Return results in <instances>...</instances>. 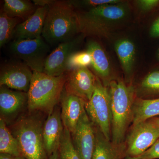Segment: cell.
Returning <instances> with one entry per match:
<instances>
[{
  "instance_id": "cell-27",
  "label": "cell",
  "mask_w": 159,
  "mask_h": 159,
  "mask_svg": "<svg viewBox=\"0 0 159 159\" xmlns=\"http://www.w3.org/2000/svg\"><path fill=\"white\" fill-rule=\"evenodd\" d=\"M120 1L118 0H88V1H77L73 2V6L76 8L80 6H86L90 7V9L97 6L102 5L117 4Z\"/></svg>"
},
{
  "instance_id": "cell-5",
  "label": "cell",
  "mask_w": 159,
  "mask_h": 159,
  "mask_svg": "<svg viewBox=\"0 0 159 159\" xmlns=\"http://www.w3.org/2000/svg\"><path fill=\"white\" fill-rule=\"evenodd\" d=\"M80 33L101 36L105 34L106 24L122 19L126 14L124 6L117 4L102 5L77 12Z\"/></svg>"
},
{
  "instance_id": "cell-33",
  "label": "cell",
  "mask_w": 159,
  "mask_h": 159,
  "mask_svg": "<svg viewBox=\"0 0 159 159\" xmlns=\"http://www.w3.org/2000/svg\"><path fill=\"white\" fill-rule=\"evenodd\" d=\"M149 120L154 123L159 129V117H154V118L149 119Z\"/></svg>"
},
{
  "instance_id": "cell-7",
  "label": "cell",
  "mask_w": 159,
  "mask_h": 159,
  "mask_svg": "<svg viewBox=\"0 0 159 159\" xmlns=\"http://www.w3.org/2000/svg\"><path fill=\"white\" fill-rule=\"evenodd\" d=\"M9 50L14 57L22 61L33 72L43 73L50 45L42 36L35 39L14 40Z\"/></svg>"
},
{
  "instance_id": "cell-3",
  "label": "cell",
  "mask_w": 159,
  "mask_h": 159,
  "mask_svg": "<svg viewBox=\"0 0 159 159\" xmlns=\"http://www.w3.org/2000/svg\"><path fill=\"white\" fill-rule=\"evenodd\" d=\"M66 75L57 77L44 73L33 72L31 85L28 92V108L30 111H41L49 115L61 99Z\"/></svg>"
},
{
  "instance_id": "cell-6",
  "label": "cell",
  "mask_w": 159,
  "mask_h": 159,
  "mask_svg": "<svg viewBox=\"0 0 159 159\" xmlns=\"http://www.w3.org/2000/svg\"><path fill=\"white\" fill-rule=\"evenodd\" d=\"M85 110L94 126L107 140L111 139L112 116L111 97L108 88L97 77L93 93L86 102Z\"/></svg>"
},
{
  "instance_id": "cell-29",
  "label": "cell",
  "mask_w": 159,
  "mask_h": 159,
  "mask_svg": "<svg viewBox=\"0 0 159 159\" xmlns=\"http://www.w3.org/2000/svg\"><path fill=\"white\" fill-rule=\"evenodd\" d=\"M138 6L144 11L153 9L159 5V0H140L137 1Z\"/></svg>"
},
{
  "instance_id": "cell-17",
  "label": "cell",
  "mask_w": 159,
  "mask_h": 159,
  "mask_svg": "<svg viewBox=\"0 0 159 159\" xmlns=\"http://www.w3.org/2000/svg\"><path fill=\"white\" fill-rule=\"evenodd\" d=\"M95 127L96 145L93 159H122L126 155L123 146L115 145L107 140L100 130Z\"/></svg>"
},
{
  "instance_id": "cell-9",
  "label": "cell",
  "mask_w": 159,
  "mask_h": 159,
  "mask_svg": "<svg viewBox=\"0 0 159 159\" xmlns=\"http://www.w3.org/2000/svg\"><path fill=\"white\" fill-rule=\"evenodd\" d=\"M71 136L74 147L80 158L93 159L96 145V130L85 110Z\"/></svg>"
},
{
  "instance_id": "cell-26",
  "label": "cell",
  "mask_w": 159,
  "mask_h": 159,
  "mask_svg": "<svg viewBox=\"0 0 159 159\" xmlns=\"http://www.w3.org/2000/svg\"><path fill=\"white\" fill-rule=\"evenodd\" d=\"M141 86L149 93L159 94V71H154L147 75L142 80Z\"/></svg>"
},
{
  "instance_id": "cell-13",
  "label": "cell",
  "mask_w": 159,
  "mask_h": 159,
  "mask_svg": "<svg viewBox=\"0 0 159 159\" xmlns=\"http://www.w3.org/2000/svg\"><path fill=\"white\" fill-rule=\"evenodd\" d=\"M61 118L64 127L73 134L81 115L85 111V100L81 97L66 92L61 96Z\"/></svg>"
},
{
  "instance_id": "cell-30",
  "label": "cell",
  "mask_w": 159,
  "mask_h": 159,
  "mask_svg": "<svg viewBox=\"0 0 159 159\" xmlns=\"http://www.w3.org/2000/svg\"><path fill=\"white\" fill-rule=\"evenodd\" d=\"M149 33L151 37H159V17L154 21L152 25Z\"/></svg>"
},
{
  "instance_id": "cell-31",
  "label": "cell",
  "mask_w": 159,
  "mask_h": 159,
  "mask_svg": "<svg viewBox=\"0 0 159 159\" xmlns=\"http://www.w3.org/2000/svg\"><path fill=\"white\" fill-rule=\"evenodd\" d=\"M55 1L53 0H33L32 2L38 7H43L51 6L55 2Z\"/></svg>"
},
{
  "instance_id": "cell-12",
  "label": "cell",
  "mask_w": 159,
  "mask_h": 159,
  "mask_svg": "<svg viewBox=\"0 0 159 159\" xmlns=\"http://www.w3.org/2000/svg\"><path fill=\"white\" fill-rule=\"evenodd\" d=\"M80 41L79 37H74L57 45L47 57L43 73L54 77L65 74L66 72L67 63L69 57L76 52Z\"/></svg>"
},
{
  "instance_id": "cell-8",
  "label": "cell",
  "mask_w": 159,
  "mask_h": 159,
  "mask_svg": "<svg viewBox=\"0 0 159 159\" xmlns=\"http://www.w3.org/2000/svg\"><path fill=\"white\" fill-rule=\"evenodd\" d=\"M159 138V129L150 120L133 125L127 139L126 156L139 157Z\"/></svg>"
},
{
  "instance_id": "cell-25",
  "label": "cell",
  "mask_w": 159,
  "mask_h": 159,
  "mask_svg": "<svg viewBox=\"0 0 159 159\" xmlns=\"http://www.w3.org/2000/svg\"><path fill=\"white\" fill-rule=\"evenodd\" d=\"M92 56L88 51H76L69 57L66 65V72L88 67L92 65Z\"/></svg>"
},
{
  "instance_id": "cell-35",
  "label": "cell",
  "mask_w": 159,
  "mask_h": 159,
  "mask_svg": "<svg viewBox=\"0 0 159 159\" xmlns=\"http://www.w3.org/2000/svg\"><path fill=\"white\" fill-rule=\"evenodd\" d=\"M125 159H141L139 157L126 156Z\"/></svg>"
},
{
  "instance_id": "cell-11",
  "label": "cell",
  "mask_w": 159,
  "mask_h": 159,
  "mask_svg": "<svg viewBox=\"0 0 159 159\" xmlns=\"http://www.w3.org/2000/svg\"><path fill=\"white\" fill-rule=\"evenodd\" d=\"M97 77L88 67L69 71L65 85L66 92L81 97L87 102L93 93Z\"/></svg>"
},
{
  "instance_id": "cell-28",
  "label": "cell",
  "mask_w": 159,
  "mask_h": 159,
  "mask_svg": "<svg viewBox=\"0 0 159 159\" xmlns=\"http://www.w3.org/2000/svg\"><path fill=\"white\" fill-rule=\"evenodd\" d=\"M139 157L141 159H159V138L150 148Z\"/></svg>"
},
{
  "instance_id": "cell-18",
  "label": "cell",
  "mask_w": 159,
  "mask_h": 159,
  "mask_svg": "<svg viewBox=\"0 0 159 159\" xmlns=\"http://www.w3.org/2000/svg\"><path fill=\"white\" fill-rule=\"evenodd\" d=\"M87 51L92 56V66L98 78L103 80L110 74L111 67L108 57L102 47L97 42L90 40L87 45Z\"/></svg>"
},
{
  "instance_id": "cell-23",
  "label": "cell",
  "mask_w": 159,
  "mask_h": 159,
  "mask_svg": "<svg viewBox=\"0 0 159 159\" xmlns=\"http://www.w3.org/2000/svg\"><path fill=\"white\" fill-rule=\"evenodd\" d=\"M23 21H24L19 18L10 17L1 9L0 13V47L1 48L14 38L16 27Z\"/></svg>"
},
{
  "instance_id": "cell-21",
  "label": "cell",
  "mask_w": 159,
  "mask_h": 159,
  "mask_svg": "<svg viewBox=\"0 0 159 159\" xmlns=\"http://www.w3.org/2000/svg\"><path fill=\"white\" fill-rule=\"evenodd\" d=\"M116 53L126 74L131 73L135 56V48L132 42L123 39L117 42L115 45Z\"/></svg>"
},
{
  "instance_id": "cell-24",
  "label": "cell",
  "mask_w": 159,
  "mask_h": 159,
  "mask_svg": "<svg viewBox=\"0 0 159 159\" xmlns=\"http://www.w3.org/2000/svg\"><path fill=\"white\" fill-rule=\"evenodd\" d=\"M58 152L60 159H81L73 144L71 133L65 127L61 139Z\"/></svg>"
},
{
  "instance_id": "cell-32",
  "label": "cell",
  "mask_w": 159,
  "mask_h": 159,
  "mask_svg": "<svg viewBox=\"0 0 159 159\" xmlns=\"http://www.w3.org/2000/svg\"><path fill=\"white\" fill-rule=\"evenodd\" d=\"M0 159H26L23 156H14L6 154L1 153Z\"/></svg>"
},
{
  "instance_id": "cell-36",
  "label": "cell",
  "mask_w": 159,
  "mask_h": 159,
  "mask_svg": "<svg viewBox=\"0 0 159 159\" xmlns=\"http://www.w3.org/2000/svg\"><path fill=\"white\" fill-rule=\"evenodd\" d=\"M157 59L159 61V49L158 50L157 54Z\"/></svg>"
},
{
  "instance_id": "cell-15",
  "label": "cell",
  "mask_w": 159,
  "mask_h": 159,
  "mask_svg": "<svg viewBox=\"0 0 159 159\" xmlns=\"http://www.w3.org/2000/svg\"><path fill=\"white\" fill-rule=\"evenodd\" d=\"M64 128L60 112L54 110L43 125V140L48 157L58 150Z\"/></svg>"
},
{
  "instance_id": "cell-2",
  "label": "cell",
  "mask_w": 159,
  "mask_h": 159,
  "mask_svg": "<svg viewBox=\"0 0 159 159\" xmlns=\"http://www.w3.org/2000/svg\"><path fill=\"white\" fill-rule=\"evenodd\" d=\"M111 111V142L121 145L133 119L134 89L122 80H112L109 84Z\"/></svg>"
},
{
  "instance_id": "cell-1",
  "label": "cell",
  "mask_w": 159,
  "mask_h": 159,
  "mask_svg": "<svg viewBox=\"0 0 159 159\" xmlns=\"http://www.w3.org/2000/svg\"><path fill=\"white\" fill-rule=\"evenodd\" d=\"M80 33L77 12L67 1H56L49 7L42 37L50 45L73 39Z\"/></svg>"
},
{
  "instance_id": "cell-34",
  "label": "cell",
  "mask_w": 159,
  "mask_h": 159,
  "mask_svg": "<svg viewBox=\"0 0 159 159\" xmlns=\"http://www.w3.org/2000/svg\"><path fill=\"white\" fill-rule=\"evenodd\" d=\"M48 159H60L58 150L55 152L49 157Z\"/></svg>"
},
{
  "instance_id": "cell-4",
  "label": "cell",
  "mask_w": 159,
  "mask_h": 159,
  "mask_svg": "<svg viewBox=\"0 0 159 159\" xmlns=\"http://www.w3.org/2000/svg\"><path fill=\"white\" fill-rule=\"evenodd\" d=\"M43 123L37 117L29 116L20 119L12 134L17 139L26 159H48L44 145Z\"/></svg>"
},
{
  "instance_id": "cell-14",
  "label": "cell",
  "mask_w": 159,
  "mask_h": 159,
  "mask_svg": "<svg viewBox=\"0 0 159 159\" xmlns=\"http://www.w3.org/2000/svg\"><path fill=\"white\" fill-rule=\"evenodd\" d=\"M49 7H38L34 14L19 24L15 31L14 40L33 39L42 37Z\"/></svg>"
},
{
  "instance_id": "cell-10",
  "label": "cell",
  "mask_w": 159,
  "mask_h": 159,
  "mask_svg": "<svg viewBox=\"0 0 159 159\" xmlns=\"http://www.w3.org/2000/svg\"><path fill=\"white\" fill-rule=\"evenodd\" d=\"M33 75V71L25 63H11L1 71L0 85L28 93Z\"/></svg>"
},
{
  "instance_id": "cell-19",
  "label": "cell",
  "mask_w": 159,
  "mask_h": 159,
  "mask_svg": "<svg viewBox=\"0 0 159 159\" xmlns=\"http://www.w3.org/2000/svg\"><path fill=\"white\" fill-rule=\"evenodd\" d=\"M159 116V98L135 100L133 108V125Z\"/></svg>"
},
{
  "instance_id": "cell-16",
  "label": "cell",
  "mask_w": 159,
  "mask_h": 159,
  "mask_svg": "<svg viewBox=\"0 0 159 159\" xmlns=\"http://www.w3.org/2000/svg\"><path fill=\"white\" fill-rule=\"evenodd\" d=\"M28 93L4 86L0 88V111L3 115L15 113L28 102Z\"/></svg>"
},
{
  "instance_id": "cell-22",
  "label": "cell",
  "mask_w": 159,
  "mask_h": 159,
  "mask_svg": "<svg viewBox=\"0 0 159 159\" xmlns=\"http://www.w3.org/2000/svg\"><path fill=\"white\" fill-rule=\"evenodd\" d=\"M0 152L14 156H23L17 139L0 119Z\"/></svg>"
},
{
  "instance_id": "cell-20",
  "label": "cell",
  "mask_w": 159,
  "mask_h": 159,
  "mask_svg": "<svg viewBox=\"0 0 159 159\" xmlns=\"http://www.w3.org/2000/svg\"><path fill=\"white\" fill-rule=\"evenodd\" d=\"M37 8L29 1L5 0L2 9L10 17L19 18L25 21L34 14Z\"/></svg>"
}]
</instances>
